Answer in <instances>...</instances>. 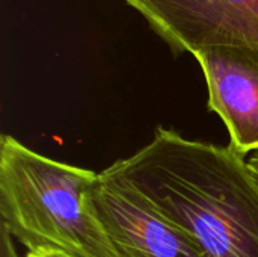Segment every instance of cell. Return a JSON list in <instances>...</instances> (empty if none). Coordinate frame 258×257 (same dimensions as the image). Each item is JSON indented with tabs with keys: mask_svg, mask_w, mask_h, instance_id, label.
Returning <instances> with one entry per match:
<instances>
[{
	"mask_svg": "<svg viewBox=\"0 0 258 257\" xmlns=\"http://www.w3.org/2000/svg\"><path fill=\"white\" fill-rule=\"evenodd\" d=\"M104 171L148 198L206 257H258V179L231 145L157 127L145 147Z\"/></svg>",
	"mask_w": 258,
	"mask_h": 257,
	"instance_id": "cell-1",
	"label": "cell"
},
{
	"mask_svg": "<svg viewBox=\"0 0 258 257\" xmlns=\"http://www.w3.org/2000/svg\"><path fill=\"white\" fill-rule=\"evenodd\" d=\"M97 177L98 173L42 156L2 135L0 226L29 253L119 257L94 209Z\"/></svg>",
	"mask_w": 258,
	"mask_h": 257,
	"instance_id": "cell-2",
	"label": "cell"
},
{
	"mask_svg": "<svg viewBox=\"0 0 258 257\" xmlns=\"http://www.w3.org/2000/svg\"><path fill=\"white\" fill-rule=\"evenodd\" d=\"M174 55L209 47L258 52V0H125Z\"/></svg>",
	"mask_w": 258,
	"mask_h": 257,
	"instance_id": "cell-3",
	"label": "cell"
},
{
	"mask_svg": "<svg viewBox=\"0 0 258 257\" xmlns=\"http://www.w3.org/2000/svg\"><path fill=\"white\" fill-rule=\"evenodd\" d=\"M92 201L119 257H206L195 241L148 198L104 170L92 186Z\"/></svg>",
	"mask_w": 258,
	"mask_h": 257,
	"instance_id": "cell-4",
	"label": "cell"
},
{
	"mask_svg": "<svg viewBox=\"0 0 258 257\" xmlns=\"http://www.w3.org/2000/svg\"><path fill=\"white\" fill-rule=\"evenodd\" d=\"M209 89V109L230 133L240 155L258 151V52L237 47H209L194 55Z\"/></svg>",
	"mask_w": 258,
	"mask_h": 257,
	"instance_id": "cell-5",
	"label": "cell"
},
{
	"mask_svg": "<svg viewBox=\"0 0 258 257\" xmlns=\"http://www.w3.org/2000/svg\"><path fill=\"white\" fill-rule=\"evenodd\" d=\"M2 229V245H0V257H20L15 247L12 245V236L8 233V230L0 226Z\"/></svg>",
	"mask_w": 258,
	"mask_h": 257,
	"instance_id": "cell-6",
	"label": "cell"
},
{
	"mask_svg": "<svg viewBox=\"0 0 258 257\" xmlns=\"http://www.w3.org/2000/svg\"><path fill=\"white\" fill-rule=\"evenodd\" d=\"M26 257H67L62 253H57V251H33V253H29Z\"/></svg>",
	"mask_w": 258,
	"mask_h": 257,
	"instance_id": "cell-7",
	"label": "cell"
}]
</instances>
